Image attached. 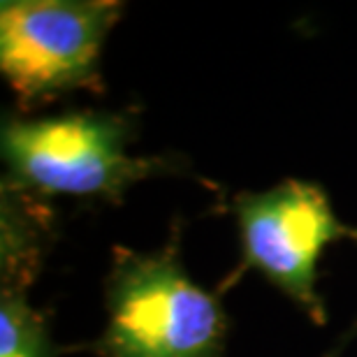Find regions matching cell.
<instances>
[{"mask_svg":"<svg viewBox=\"0 0 357 357\" xmlns=\"http://www.w3.org/2000/svg\"><path fill=\"white\" fill-rule=\"evenodd\" d=\"M52 211L38 199L0 195V357H56L47 316L28 302V288L47 253Z\"/></svg>","mask_w":357,"mask_h":357,"instance_id":"obj_5","label":"cell"},{"mask_svg":"<svg viewBox=\"0 0 357 357\" xmlns=\"http://www.w3.org/2000/svg\"><path fill=\"white\" fill-rule=\"evenodd\" d=\"M123 10L119 0H3L0 70L21 109L102 93V47Z\"/></svg>","mask_w":357,"mask_h":357,"instance_id":"obj_3","label":"cell"},{"mask_svg":"<svg viewBox=\"0 0 357 357\" xmlns=\"http://www.w3.org/2000/svg\"><path fill=\"white\" fill-rule=\"evenodd\" d=\"M105 332L86 351L98 357H220L227 316L220 292L197 285L178 253V230L160 251L114 248L105 276Z\"/></svg>","mask_w":357,"mask_h":357,"instance_id":"obj_1","label":"cell"},{"mask_svg":"<svg viewBox=\"0 0 357 357\" xmlns=\"http://www.w3.org/2000/svg\"><path fill=\"white\" fill-rule=\"evenodd\" d=\"M132 119L121 112H68L61 116H5L0 153L7 167L3 188L47 199L121 204L130 185L155 174H174L162 155H132Z\"/></svg>","mask_w":357,"mask_h":357,"instance_id":"obj_2","label":"cell"},{"mask_svg":"<svg viewBox=\"0 0 357 357\" xmlns=\"http://www.w3.org/2000/svg\"><path fill=\"white\" fill-rule=\"evenodd\" d=\"M232 213L239 227L241 262L220 292L237 283L244 271H258L313 325H325L327 306L316 290L318 260L334 241H357V227L337 218L327 190L313 181L285 178L269 190L237 192Z\"/></svg>","mask_w":357,"mask_h":357,"instance_id":"obj_4","label":"cell"},{"mask_svg":"<svg viewBox=\"0 0 357 357\" xmlns=\"http://www.w3.org/2000/svg\"><path fill=\"white\" fill-rule=\"evenodd\" d=\"M355 337H357V323H355V325L351 327V330H348V332L344 334V337H341V339L337 341V346H334L332 351L327 353L325 357H339L341 353H344V348H346L348 344H351V341H353Z\"/></svg>","mask_w":357,"mask_h":357,"instance_id":"obj_6","label":"cell"}]
</instances>
